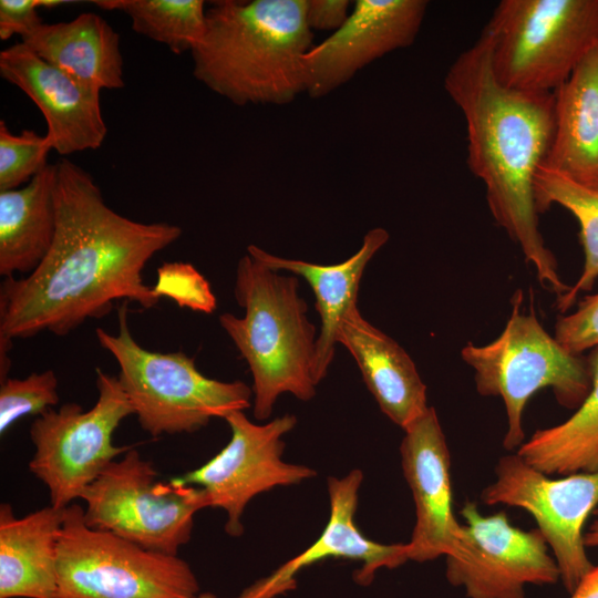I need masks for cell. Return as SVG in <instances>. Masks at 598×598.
<instances>
[{
    "instance_id": "obj_1",
    "label": "cell",
    "mask_w": 598,
    "mask_h": 598,
    "mask_svg": "<svg viewBox=\"0 0 598 598\" xmlns=\"http://www.w3.org/2000/svg\"><path fill=\"white\" fill-rule=\"evenodd\" d=\"M56 165V231L51 249L28 276L0 286V349L49 331L66 336L109 315L118 300L154 308L161 297L142 271L182 229L140 223L109 207L93 177L68 158Z\"/></svg>"
},
{
    "instance_id": "obj_2",
    "label": "cell",
    "mask_w": 598,
    "mask_h": 598,
    "mask_svg": "<svg viewBox=\"0 0 598 598\" xmlns=\"http://www.w3.org/2000/svg\"><path fill=\"white\" fill-rule=\"evenodd\" d=\"M444 87L464 116L467 165L485 186L493 218L518 245L542 285L561 297L570 286L561 280L539 231L534 188L554 134V92L501 84L484 31L448 68Z\"/></svg>"
},
{
    "instance_id": "obj_3",
    "label": "cell",
    "mask_w": 598,
    "mask_h": 598,
    "mask_svg": "<svg viewBox=\"0 0 598 598\" xmlns=\"http://www.w3.org/2000/svg\"><path fill=\"white\" fill-rule=\"evenodd\" d=\"M306 0H219L192 50L194 76L231 103L282 105L306 92Z\"/></svg>"
},
{
    "instance_id": "obj_4",
    "label": "cell",
    "mask_w": 598,
    "mask_h": 598,
    "mask_svg": "<svg viewBox=\"0 0 598 598\" xmlns=\"http://www.w3.org/2000/svg\"><path fill=\"white\" fill-rule=\"evenodd\" d=\"M299 287L296 276L280 275L246 254L237 264L234 285L235 300L244 316L224 312L218 317L249 367L258 421L271 415L283 393L301 401L316 395L318 334Z\"/></svg>"
},
{
    "instance_id": "obj_5",
    "label": "cell",
    "mask_w": 598,
    "mask_h": 598,
    "mask_svg": "<svg viewBox=\"0 0 598 598\" xmlns=\"http://www.w3.org/2000/svg\"><path fill=\"white\" fill-rule=\"evenodd\" d=\"M127 302L117 310L115 334L102 328L95 333L117 362V379L145 432L153 437L194 433L212 419L250 406L252 391L246 383L204 375L183 351L163 353L138 344L130 330Z\"/></svg>"
},
{
    "instance_id": "obj_6",
    "label": "cell",
    "mask_w": 598,
    "mask_h": 598,
    "mask_svg": "<svg viewBox=\"0 0 598 598\" xmlns=\"http://www.w3.org/2000/svg\"><path fill=\"white\" fill-rule=\"evenodd\" d=\"M523 291L512 297V312L504 330L484 346L466 343L462 360L474 371L476 391L499 396L506 409L507 432L503 445L511 451L524 443L523 414L529 398L550 388L557 402L577 409L591 389L587 359L568 352L538 321L523 309Z\"/></svg>"
},
{
    "instance_id": "obj_7",
    "label": "cell",
    "mask_w": 598,
    "mask_h": 598,
    "mask_svg": "<svg viewBox=\"0 0 598 598\" xmlns=\"http://www.w3.org/2000/svg\"><path fill=\"white\" fill-rule=\"evenodd\" d=\"M483 31L501 84L555 92L598 45V0H503Z\"/></svg>"
},
{
    "instance_id": "obj_8",
    "label": "cell",
    "mask_w": 598,
    "mask_h": 598,
    "mask_svg": "<svg viewBox=\"0 0 598 598\" xmlns=\"http://www.w3.org/2000/svg\"><path fill=\"white\" fill-rule=\"evenodd\" d=\"M56 598H197L199 582L177 555L89 527L83 506L64 511L56 546Z\"/></svg>"
},
{
    "instance_id": "obj_9",
    "label": "cell",
    "mask_w": 598,
    "mask_h": 598,
    "mask_svg": "<svg viewBox=\"0 0 598 598\" xmlns=\"http://www.w3.org/2000/svg\"><path fill=\"white\" fill-rule=\"evenodd\" d=\"M157 476L152 462L130 448L83 492L85 524L145 549L177 555L190 540L196 513L209 507L208 499L200 487Z\"/></svg>"
},
{
    "instance_id": "obj_10",
    "label": "cell",
    "mask_w": 598,
    "mask_h": 598,
    "mask_svg": "<svg viewBox=\"0 0 598 598\" xmlns=\"http://www.w3.org/2000/svg\"><path fill=\"white\" fill-rule=\"evenodd\" d=\"M97 400L84 411L79 403L49 409L31 424L35 452L29 471L49 491L50 505L66 508L130 446H117L113 434L134 414L117 377L96 369Z\"/></svg>"
},
{
    "instance_id": "obj_11",
    "label": "cell",
    "mask_w": 598,
    "mask_h": 598,
    "mask_svg": "<svg viewBox=\"0 0 598 598\" xmlns=\"http://www.w3.org/2000/svg\"><path fill=\"white\" fill-rule=\"evenodd\" d=\"M496 480L481 499L505 504L532 515L553 551L565 589L571 594L591 570L584 544V525L598 505V472L553 478L526 463L517 453L501 457Z\"/></svg>"
},
{
    "instance_id": "obj_12",
    "label": "cell",
    "mask_w": 598,
    "mask_h": 598,
    "mask_svg": "<svg viewBox=\"0 0 598 598\" xmlns=\"http://www.w3.org/2000/svg\"><path fill=\"white\" fill-rule=\"evenodd\" d=\"M458 549L446 556V579L467 598H526L527 585H555L560 571L548 544L536 528L513 526L505 512L484 516L466 502Z\"/></svg>"
},
{
    "instance_id": "obj_13",
    "label": "cell",
    "mask_w": 598,
    "mask_h": 598,
    "mask_svg": "<svg viewBox=\"0 0 598 598\" xmlns=\"http://www.w3.org/2000/svg\"><path fill=\"white\" fill-rule=\"evenodd\" d=\"M224 420L231 432L227 445L204 465L177 478L200 487L209 507L221 508L227 514L226 533L238 537L244 533L241 516L251 498L277 486L312 478L317 472L282 460V436L296 426L295 415L285 414L266 424H256L244 411H235Z\"/></svg>"
},
{
    "instance_id": "obj_14",
    "label": "cell",
    "mask_w": 598,
    "mask_h": 598,
    "mask_svg": "<svg viewBox=\"0 0 598 598\" xmlns=\"http://www.w3.org/2000/svg\"><path fill=\"white\" fill-rule=\"evenodd\" d=\"M425 0H357L343 25L305 55L306 93L321 97L385 54L410 47Z\"/></svg>"
},
{
    "instance_id": "obj_15",
    "label": "cell",
    "mask_w": 598,
    "mask_h": 598,
    "mask_svg": "<svg viewBox=\"0 0 598 598\" xmlns=\"http://www.w3.org/2000/svg\"><path fill=\"white\" fill-rule=\"evenodd\" d=\"M403 431L402 470L416 516L408 558L423 563L453 555L461 524L453 514L451 456L435 409L430 406Z\"/></svg>"
},
{
    "instance_id": "obj_16",
    "label": "cell",
    "mask_w": 598,
    "mask_h": 598,
    "mask_svg": "<svg viewBox=\"0 0 598 598\" xmlns=\"http://www.w3.org/2000/svg\"><path fill=\"white\" fill-rule=\"evenodd\" d=\"M0 74L39 107L47 136L61 155L99 148L106 136L101 91L83 85L45 62L24 43L0 52Z\"/></svg>"
},
{
    "instance_id": "obj_17",
    "label": "cell",
    "mask_w": 598,
    "mask_h": 598,
    "mask_svg": "<svg viewBox=\"0 0 598 598\" xmlns=\"http://www.w3.org/2000/svg\"><path fill=\"white\" fill-rule=\"evenodd\" d=\"M362 480L359 468L343 477H329L330 515L321 535L302 553L247 587L237 598H277L296 587V576L303 568L327 558L361 561L353 577L362 586L370 585L378 570L393 569L406 563V543H377L357 527L354 516Z\"/></svg>"
},
{
    "instance_id": "obj_18",
    "label": "cell",
    "mask_w": 598,
    "mask_h": 598,
    "mask_svg": "<svg viewBox=\"0 0 598 598\" xmlns=\"http://www.w3.org/2000/svg\"><path fill=\"white\" fill-rule=\"evenodd\" d=\"M337 341L353 357L379 408L405 430L427 410L426 385L408 352L367 321L358 305L343 316Z\"/></svg>"
},
{
    "instance_id": "obj_19",
    "label": "cell",
    "mask_w": 598,
    "mask_h": 598,
    "mask_svg": "<svg viewBox=\"0 0 598 598\" xmlns=\"http://www.w3.org/2000/svg\"><path fill=\"white\" fill-rule=\"evenodd\" d=\"M389 233L381 227L369 230L361 247L348 259L334 265H318L299 259L279 257L256 245L247 254L276 271H290L303 278L316 298L320 331L316 342L315 380L319 384L334 358L337 337L343 316L357 306L360 282L372 257L386 244Z\"/></svg>"
},
{
    "instance_id": "obj_20",
    "label": "cell",
    "mask_w": 598,
    "mask_h": 598,
    "mask_svg": "<svg viewBox=\"0 0 598 598\" xmlns=\"http://www.w3.org/2000/svg\"><path fill=\"white\" fill-rule=\"evenodd\" d=\"M65 508L52 505L18 518L0 505V598H56V546Z\"/></svg>"
},
{
    "instance_id": "obj_21",
    "label": "cell",
    "mask_w": 598,
    "mask_h": 598,
    "mask_svg": "<svg viewBox=\"0 0 598 598\" xmlns=\"http://www.w3.org/2000/svg\"><path fill=\"white\" fill-rule=\"evenodd\" d=\"M554 97V134L540 166L598 189V45Z\"/></svg>"
},
{
    "instance_id": "obj_22",
    "label": "cell",
    "mask_w": 598,
    "mask_h": 598,
    "mask_svg": "<svg viewBox=\"0 0 598 598\" xmlns=\"http://www.w3.org/2000/svg\"><path fill=\"white\" fill-rule=\"evenodd\" d=\"M21 39L45 62L85 86L99 91L124 86L120 35L99 14L43 22Z\"/></svg>"
},
{
    "instance_id": "obj_23",
    "label": "cell",
    "mask_w": 598,
    "mask_h": 598,
    "mask_svg": "<svg viewBox=\"0 0 598 598\" xmlns=\"http://www.w3.org/2000/svg\"><path fill=\"white\" fill-rule=\"evenodd\" d=\"M56 165L22 188L0 192V275H30L45 258L56 231Z\"/></svg>"
},
{
    "instance_id": "obj_24",
    "label": "cell",
    "mask_w": 598,
    "mask_h": 598,
    "mask_svg": "<svg viewBox=\"0 0 598 598\" xmlns=\"http://www.w3.org/2000/svg\"><path fill=\"white\" fill-rule=\"evenodd\" d=\"M591 389L565 422L536 431L517 454L547 475L598 472V347L587 357Z\"/></svg>"
},
{
    "instance_id": "obj_25",
    "label": "cell",
    "mask_w": 598,
    "mask_h": 598,
    "mask_svg": "<svg viewBox=\"0 0 598 598\" xmlns=\"http://www.w3.org/2000/svg\"><path fill=\"white\" fill-rule=\"evenodd\" d=\"M538 213L558 204L569 210L580 226L585 262L575 286L557 298V308L567 311L581 291L590 290L598 278V189L584 186L569 177L539 166L534 181Z\"/></svg>"
},
{
    "instance_id": "obj_26",
    "label": "cell",
    "mask_w": 598,
    "mask_h": 598,
    "mask_svg": "<svg viewBox=\"0 0 598 598\" xmlns=\"http://www.w3.org/2000/svg\"><path fill=\"white\" fill-rule=\"evenodd\" d=\"M93 3L103 10L124 12L136 33L167 45L175 54L192 52L206 30L202 0H96Z\"/></svg>"
},
{
    "instance_id": "obj_27",
    "label": "cell",
    "mask_w": 598,
    "mask_h": 598,
    "mask_svg": "<svg viewBox=\"0 0 598 598\" xmlns=\"http://www.w3.org/2000/svg\"><path fill=\"white\" fill-rule=\"evenodd\" d=\"M51 150L53 147L47 135H39L32 130L13 134L1 120L0 192L29 183L49 165L47 157Z\"/></svg>"
},
{
    "instance_id": "obj_28",
    "label": "cell",
    "mask_w": 598,
    "mask_h": 598,
    "mask_svg": "<svg viewBox=\"0 0 598 598\" xmlns=\"http://www.w3.org/2000/svg\"><path fill=\"white\" fill-rule=\"evenodd\" d=\"M59 380L49 369L18 379L7 378L0 385V434L21 417L41 415L60 401Z\"/></svg>"
},
{
    "instance_id": "obj_29",
    "label": "cell",
    "mask_w": 598,
    "mask_h": 598,
    "mask_svg": "<svg viewBox=\"0 0 598 598\" xmlns=\"http://www.w3.org/2000/svg\"><path fill=\"white\" fill-rule=\"evenodd\" d=\"M156 293L175 301L181 308L213 313L217 301L208 280L188 262H165L157 269Z\"/></svg>"
},
{
    "instance_id": "obj_30",
    "label": "cell",
    "mask_w": 598,
    "mask_h": 598,
    "mask_svg": "<svg viewBox=\"0 0 598 598\" xmlns=\"http://www.w3.org/2000/svg\"><path fill=\"white\" fill-rule=\"evenodd\" d=\"M554 337L568 352L578 355L598 347V293L581 300L575 312L559 317Z\"/></svg>"
},
{
    "instance_id": "obj_31",
    "label": "cell",
    "mask_w": 598,
    "mask_h": 598,
    "mask_svg": "<svg viewBox=\"0 0 598 598\" xmlns=\"http://www.w3.org/2000/svg\"><path fill=\"white\" fill-rule=\"evenodd\" d=\"M38 8L40 0H1L0 39L8 40L13 34L23 38L43 23Z\"/></svg>"
},
{
    "instance_id": "obj_32",
    "label": "cell",
    "mask_w": 598,
    "mask_h": 598,
    "mask_svg": "<svg viewBox=\"0 0 598 598\" xmlns=\"http://www.w3.org/2000/svg\"><path fill=\"white\" fill-rule=\"evenodd\" d=\"M349 0H306V20L309 28L319 31H337L350 16Z\"/></svg>"
},
{
    "instance_id": "obj_33",
    "label": "cell",
    "mask_w": 598,
    "mask_h": 598,
    "mask_svg": "<svg viewBox=\"0 0 598 598\" xmlns=\"http://www.w3.org/2000/svg\"><path fill=\"white\" fill-rule=\"evenodd\" d=\"M570 598H598V565L580 580Z\"/></svg>"
},
{
    "instance_id": "obj_34",
    "label": "cell",
    "mask_w": 598,
    "mask_h": 598,
    "mask_svg": "<svg viewBox=\"0 0 598 598\" xmlns=\"http://www.w3.org/2000/svg\"><path fill=\"white\" fill-rule=\"evenodd\" d=\"M584 544L586 547H598V519L584 534Z\"/></svg>"
},
{
    "instance_id": "obj_35",
    "label": "cell",
    "mask_w": 598,
    "mask_h": 598,
    "mask_svg": "<svg viewBox=\"0 0 598 598\" xmlns=\"http://www.w3.org/2000/svg\"><path fill=\"white\" fill-rule=\"evenodd\" d=\"M69 1L63 0H40V8H55L62 3H68Z\"/></svg>"
},
{
    "instance_id": "obj_36",
    "label": "cell",
    "mask_w": 598,
    "mask_h": 598,
    "mask_svg": "<svg viewBox=\"0 0 598 598\" xmlns=\"http://www.w3.org/2000/svg\"><path fill=\"white\" fill-rule=\"evenodd\" d=\"M197 598H218V597L210 592H203Z\"/></svg>"
},
{
    "instance_id": "obj_37",
    "label": "cell",
    "mask_w": 598,
    "mask_h": 598,
    "mask_svg": "<svg viewBox=\"0 0 598 598\" xmlns=\"http://www.w3.org/2000/svg\"><path fill=\"white\" fill-rule=\"evenodd\" d=\"M595 513L598 515V509Z\"/></svg>"
}]
</instances>
